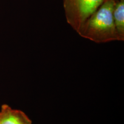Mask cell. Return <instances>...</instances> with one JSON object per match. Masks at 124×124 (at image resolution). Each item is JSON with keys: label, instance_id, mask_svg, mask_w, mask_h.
Here are the masks:
<instances>
[{"label": "cell", "instance_id": "6da1fadb", "mask_svg": "<svg viewBox=\"0 0 124 124\" xmlns=\"http://www.w3.org/2000/svg\"><path fill=\"white\" fill-rule=\"evenodd\" d=\"M114 4L113 0H105L82 24L77 33L97 43L120 41L113 17Z\"/></svg>", "mask_w": 124, "mask_h": 124}, {"label": "cell", "instance_id": "7a4b0ae2", "mask_svg": "<svg viewBox=\"0 0 124 124\" xmlns=\"http://www.w3.org/2000/svg\"><path fill=\"white\" fill-rule=\"evenodd\" d=\"M105 0H63L67 22L76 32Z\"/></svg>", "mask_w": 124, "mask_h": 124}, {"label": "cell", "instance_id": "3957f363", "mask_svg": "<svg viewBox=\"0 0 124 124\" xmlns=\"http://www.w3.org/2000/svg\"><path fill=\"white\" fill-rule=\"evenodd\" d=\"M0 124H32V121L23 111L4 104L0 110Z\"/></svg>", "mask_w": 124, "mask_h": 124}, {"label": "cell", "instance_id": "277c9868", "mask_svg": "<svg viewBox=\"0 0 124 124\" xmlns=\"http://www.w3.org/2000/svg\"><path fill=\"white\" fill-rule=\"evenodd\" d=\"M113 17L116 31L120 41L124 40V0L115 2Z\"/></svg>", "mask_w": 124, "mask_h": 124}, {"label": "cell", "instance_id": "5b68a950", "mask_svg": "<svg viewBox=\"0 0 124 124\" xmlns=\"http://www.w3.org/2000/svg\"><path fill=\"white\" fill-rule=\"evenodd\" d=\"M113 1H115V2H116V1H120V0H113Z\"/></svg>", "mask_w": 124, "mask_h": 124}]
</instances>
